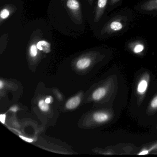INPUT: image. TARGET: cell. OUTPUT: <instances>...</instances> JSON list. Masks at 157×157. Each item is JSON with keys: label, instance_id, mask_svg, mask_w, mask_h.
Returning a JSON list of instances; mask_svg holds the SVG:
<instances>
[{"label": "cell", "instance_id": "obj_19", "mask_svg": "<svg viewBox=\"0 0 157 157\" xmlns=\"http://www.w3.org/2000/svg\"><path fill=\"white\" fill-rule=\"evenodd\" d=\"M18 110V108L16 106H13V107H12L10 109L11 111H13V112H15Z\"/></svg>", "mask_w": 157, "mask_h": 157}, {"label": "cell", "instance_id": "obj_23", "mask_svg": "<svg viewBox=\"0 0 157 157\" xmlns=\"http://www.w3.org/2000/svg\"><path fill=\"white\" fill-rule=\"evenodd\" d=\"M93 0H90V1H91V2H93Z\"/></svg>", "mask_w": 157, "mask_h": 157}, {"label": "cell", "instance_id": "obj_18", "mask_svg": "<svg viewBox=\"0 0 157 157\" xmlns=\"http://www.w3.org/2000/svg\"><path fill=\"white\" fill-rule=\"evenodd\" d=\"M5 119H6V115L1 114L0 115V120L2 124H4L5 123Z\"/></svg>", "mask_w": 157, "mask_h": 157}, {"label": "cell", "instance_id": "obj_12", "mask_svg": "<svg viewBox=\"0 0 157 157\" xmlns=\"http://www.w3.org/2000/svg\"><path fill=\"white\" fill-rule=\"evenodd\" d=\"M38 106L40 110L43 112H47L49 110L48 104L44 100H41L38 102Z\"/></svg>", "mask_w": 157, "mask_h": 157}, {"label": "cell", "instance_id": "obj_5", "mask_svg": "<svg viewBox=\"0 0 157 157\" xmlns=\"http://www.w3.org/2000/svg\"><path fill=\"white\" fill-rule=\"evenodd\" d=\"M141 9L147 11L157 10V0H150L141 6Z\"/></svg>", "mask_w": 157, "mask_h": 157}, {"label": "cell", "instance_id": "obj_2", "mask_svg": "<svg viewBox=\"0 0 157 157\" xmlns=\"http://www.w3.org/2000/svg\"><path fill=\"white\" fill-rule=\"evenodd\" d=\"M67 7L71 12L73 13H77L80 11V5L78 0H67Z\"/></svg>", "mask_w": 157, "mask_h": 157}, {"label": "cell", "instance_id": "obj_20", "mask_svg": "<svg viewBox=\"0 0 157 157\" xmlns=\"http://www.w3.org/2000/svg\"><path fill=\"white\" fill-rule=\"evenodd\" d=\"M45 101L47 103H50L51 102V98H50V97H48V98H47L46 99H45Z\"/></svg>", "mask_w": 157, "mask_h": 157}, {"label": "cell", "instance_id": "obj_7", "mask_svg": "<svg viewBox=\"0 0 157 157\" xmlns=\"http://www.w3.org/2000/svg\"><path fill=\"white\" fill-rule=\"evenodd\" d=\"M93 118L94 121L98 123H101L106 122L109 119V116L108 114L103 112H98L94 114Z\"/></svg>", "mask_w": 157, "mask_h": 157}, {"label": "cell", "instance_id": "obj_22", "mask_svg": "<svg viewBox=\"0 0 157 157\" xmlns=\"http://www.w3.org/2000/svg\"><path fill=\"white\" fill-rule=\"evenodd\" d=\"M3 82H2V80L0 81V89H2L3 87Z\"/></svg>", "mask_w": 157, "mask_h": 157}, {"label": "cell", "instance_id": "obj_4", "mask_svg": "<svg viewBox=\"0 0 157 157\" xmlns=\"http://www.w3.org/2000/svg\"><path fill=\"white\" fill-rule=\"evenodd\" d=\"M36 46L38 50L45 53H49L51 51V44L45 40L38 41L36 44Z\"/></svg>", "mask_w": 157, "mask_h": 157}, {"label": "cell", "instance_id": "obj_10", "mask_svg": "<svg viewBox=\"0 0 157 157\" xmlns=\"http://www.w3.org/2000/svg\"><path fill=\"white\" fill-rule=\"evenodd\" d=\"M91 60L88 58L81 59L77 62V67L79 69L82 70L88 67L90 65Z\"/></svg>", "mask_w": 157, "mask_h": 157}, {"label": "cell", "instance_id": "obj_11", "mask_svg": "<svg viewBox=\"0 0 157 157\" xmlns=\"http://www.w3.org/2000/svg\"><path fill=\"white\" fill-rule=\"evenodd\" d=\"M38 48H37L36 44H33L30 46L29 48V53L30 56L32 57H35L37 56L38 53Z\"/></svg>", "mask_w": 157, "mask_h": 157}, {"label": "cell", "instance_id": "obj_1", "mask_svg": "<svg viewBox=\"0 0 157 157\" xmlns=\"http://www.w3.org/2000/svg\"><path fill=\"white\" fill-rule=\"evenodd\" d=\"M107 2V0H98L94 17L95 22L99 21L101 19L105 10Z\"/></svg>", "mask_w": 157, "mask_h": 157}, {"label": "cell", "instance_id": "obj_17", "mask_svg": "<svg viewBox=\"0 0 157 157\" xmlns=\"http://www.w3.org/2000/svg\"><path fill=\"white\" fill-rule=\"evenodd\" d=\"M20 137L23 140H25L26 142H30V143H31V142H33V139L31 138H28L25 137L23 136H20Z\"/></svg>", "mask_w": 157, "mask_h": 157}, {"label": "cell", "instance_id": "obj_3", "mask_svg": "<svg viewBox=\"0 0 157 157\" xmlns=\"http://www.w3.org/2000/svg\"><path fill=\"white\" fill-rule=\"evenodd\" d=\"M123 28L122 23L117 21H113L107 25L105 30L109 32H117L121 31Z\"/></svg>", "mask_w": 157, "mask_h": 157}, {"label": "cell", "instance_id": "obj_16", "mask_svg": "<svg viewBox=\"0 0 157 157\" xmlns=\"http://www.w3.org/2000/svg\"><path fill=\"white\" fill-rule=\"evenodd\" d=\"M149 151L148 150V149H144L143 150L139 152V153L138 154V155H147V154H148Z\"/></svg>", "mask_w": 157, "mask_h": 157}, {"label": "cell", "instance_id": "obj_6", "mask_svg": "<svg viewBox=\"0 0 157 157\" xmlns=\"http://www.w3.org/2000/svg\"><path fill=\"white\" fill-rule=\"evenodd\" d=\"M148 86V82L146 79H141L138 83L136 88L137 92L140 95L144 94L147 91Z\"/></svg>", "mask_w": 157, "mask_h": 157}, {"label": "cell", "instance_id": "obj_14", "mask_svg": "<svg viewBox=\"0 0 157 157\" xmlns=\"http://www.w3.org/2000/svg\"><path fill=\"white\" fill-rule=\"evenodd\" d=\"M145 48L144 45L139 44L136 45L133 48V52L135 54H139L144 50Z\"/></svg>", "mask_w": 157, "mask_h": 157}, {"label": "cell", "instance_id": "obj_9", "mask_svg": "<svg viewBox=\"0 0 157 157\" xmlns=\"http://www.w3.org/2000/svg\"><path fill=\"white\" fill-rule=\"evenodd\" d=\"M106 93V89L105 88L101 87L95 90L92 94V97L95 101H99L103 98Z\"/></svg>", "mask_w": 157, "mask_h": 157}, {"label": "cell", "instance_id": "obj_21", "mask_svg": "<svg viewBox=\"0 0 157 157\" xmlns=\"http://www.w3.org/2000/svg\"><path fill=\"white\" fill-rule=\"evenodd\" d=\"M119 0H111V4H114L115 3H117Z\"/></svg>", "mask_w": 157, "mask_h": 157}, {"label": "cell", "instance_id": "obj_15", "mask_svg": "<svg viewBox=\"0 0 157 157\" xmlns=\"http://www.w3.org/2000/svg\"><path fill=\"white\" fill-rule=\"evenodd\" d=\"M150 105L153 109L157 108V95L155 96L151 100V102Z\"/></svg>", "mask_w": 157, "mask_h": 157}, {"label": "cell", "instance_id": "obj_13", "mask_svg": "<svg viewBox=\"0 0 157 157\" xmlns=\"http://www.w3.org/2000/svg\"><path fill=\"white\" fill-rule=\"evenodd\" d=\"M10 15V11L8 9H3L0 12V18L1 21H2L3 20L7 19Z\"/></svg>", "mask_w": 157, "mask_h": 157}, {"label": "cell", "instance_id": "obj_8", "mask_svg": "<svg viewBox=\"0 0 157 157\" xmlns=\"http://www.w3.org/2000/svg\"><path fill=\"white\" fill-rule=\"evenodd\" d=\"M80 102V98L78 96H75L68 101L66 103V107L69 109H74L79 105Z\"/></svg>", "mask_w": 157, "mask_h": 157}]
</instances>
